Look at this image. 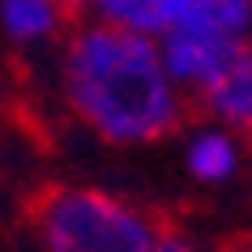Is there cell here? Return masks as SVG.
Here are the masks:
<instances>
[{
	"label": "cell",
	"mask_w": 252,
	"mask_h": 252,
	"mask_svg": "<svg viewBox=\"0 0 252 252\" xmlns=\"http://www.w3.org/2000/svg\"><path fill=\"white\" fill-rule=\"evenodd\" d=\"M188 167H192V175H201V180H222V175H231V167H235V150H231V141L218 133L201 137L197 146L188 150Z\"/></svg>",
	"instance_id": "cell-8"
},
{
	"label": "cell",
	"mask_w": 252,
	"mask_h": 252,
	"mask_svg": "<svg viewBox=\"0 0 252 252\" xmlns=\"http://www.w3.org/2000/svg\"><path fill=\"white\" fill-rule=\"evenodd\" d=\"M226 252H252V235H244V239H231V244H226Z\"/></svg>",
	"instance_id": "cell-11"
},
{
	"label": "cell",
	"mask_w": 252,
	"mask_h": 252,
	"mask_svg": "<svg viewBox=\"0 0 252 252\" xmlns=\"http://www.w3.org/2000/svg\"><path fill=\"white\" fill-rule=\"evenodd\" d=\"M56 9V17H68V22H81V13H86V4L90 0H47Z\"/></svg>",
	"instance_id": "cell-10"
},
{
	"label": "cell",
	"mask_w": 252,
	"mask_h": 252,
	"mask_svg": "<svg viewBox=\"0 0 252 252\" xmlns=\"http://www.w3.org/2000/svg\"><path fill=\"white\" fill-rule=\"evenodd\" d=\"M235 47H239V39H226V34H214V30L171 26L167 30V47H162V68H167L171 77L205 90V86L222 73V64L231 60Z\"/></svg>",
	"instance_id": "cell-3"
},
{
	"label": "cell",
	"mask_w": 252,
	"mask_h": 252,
	"mask_svg": "<svg viewBox=\"0 0 252 252\" xmlns=\"http://www.w3.org/2000/svg\"><path fill=\"white\" fill-rule=\"evenodd\" d=\"M26 218L43 252H154L158 218L98 188L43 184L30 192Z\"/></svg>",
	"instance_id": "cell-2"
},
{
	"label": "cell",
	"mask_w": 252,
	"mask_h": 252,
	"mask_svg": "<svg viewBox=\"0 0 252 252\" xmlns=\"http://www.w3.org/2000/svg\"><path fill=\"white\" fill-rule=\"evenodd\" d=\"M252 22V0H197L175 26H201L226 39H244Z\"/></svg>",
	"instance_id": "cell-6"
},
{
	"label": "cell",
	"mask_w": 252,
	"mask_h": 252,
	"mask_svg": "<svg viewBox=\"0 0 252 252\" xmlns=\"http://www.w3.org/2000/svg\"><path fill=\"white\" fill-rule=\"evenodd\" d=\"M0 9H4V22L17 39H34V34L56 30V9L47 0H0Z\"/></svg>",
	"instance_id": "cell-7"
},
{
	"label": "cell",
	"mask_w": 252,
	"mask_h": 252,
	"mask_svg": "<svg viewBox=\"0 0 252 252\" xmlns=\"http://www.w3.org/2000/svg\"><path fill=\"white\" fill-rule=\"evenodd\" d=\"M68 103L107 141H154L180 128L171 77L146 34L86 26L64 56Z\"/></svg>",
	"instance_id": "cell-1"
},
{
	"label": "cell",
	"mask_w": 252,
	"mask_h": 252,
	"mask_svg": "<svg viewBox=\"0 0 252 252\" xmlns=\"http://www.w3.org/2000/svg\"><path fill=\"white\" fill-rule=\"evenodd\" d=\"M154 252H192L188 248V239L180 235V226L158 218V235H154Z\"/></svg>",
	"instance_id": "cell-9"
},
{
	"label": "cell",
	"mask_w": 252,
	"mask_h": 252,
	"mask_svg": "<svg viewBox=\"0 0 252 252\" xmlns=\"http://www.w3.org/2000/svg\"><path fill=\"white\" fill-rule=\"evenodd\" d=\"M94 4L107 17V26L150 34V30H171L197 0H94Z\"/></svg>",
	"instance_id": "cell-5"
},
{
	"label": "cell",
	"mask_w": 252,
	"mask_h": 252,
	"mask_svg": "<svg viewBox=\"0 0 252 252\" xmlns=\"http://www.w3.org/2000/svg\"><path fill=\"white\" fill-rule=\"evenodd\" d=\"M197 94H201V103H205V111H214L218 120L252 133V43L239 39V47L222 64V73Z\"/></svg>",
	"instance_id": "cell-4"
}]
</instances>
